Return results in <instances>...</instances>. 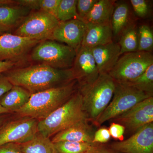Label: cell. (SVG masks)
I'll use <instances>...</instances> for the list:
<instances>
[{"mask_svg": "<svg viewBox=\"0 0 153 153\" xmlns=\"http://www.w3.org/2000/svg\"><path fill=\"white\" fill-rule=\"evenodd\" d=\"M5 76L13 85L24 88L31 94L76 80L71 68L57 69L41 63L11 69Z\"/></svg>", "mask_w": 153, "mask_h": 153, "instance_id": "obj_1", "label": "cell"}, {"mask_svg": "<svg viewBox=\"0 0 153 153\" xmlns=\"http://www.w3.org/2000/svg\"><path fill=\"white\" fill-rule=\"evenodd\" d=\"M78 89L76 80L59 87L31 94L29 101L16 113L38 121L46 118L71 98Z\"/></svg>", "mask_w": 153, "mask_h": 153, "instance_id": "obj_2", "label": "cell"}, {"mask_svg": "<svg viewBox=\"0 0 153 153\" xmlns=\"http://www.w3.org/2000/svg\"><path fill=\"white\" fill-rule=\"evenodd\" d=\"M85 120H88L82 108V96L78 90L63 105L46 118L38 121V132L50 138L74 124Z\"/></svg>", "mask_w": 153, "mask_h": 153, "instance_id": "obj_3", "label": "cell"}, {"mask_svg": "<svg viewBox=\"0 0 153 153\" xmlns=\"http://www.w3.org/2000/svg\"><path fill=\"white\" fill-rule=\"evenodd\" d=\"M114 80L108 74H100L91 85L78 90L82 96V108L92 123L106 108L114 93Z\"/></svg>", "mask_w": 153, "mask_h": 153, "instance_id": "obj_4", "label": "cell"}, {"mask_svg": "<svg viewBox=\"0 0 153 153\" xmlns=\"http://www.w3.org/2000/svg\"><path fill=\"white\" fill-rule=\"evenodd\" d=\"M33 49L31 60L57 69L72 68L76 53L66 44L51 40L41 41Z\"/></svg>", "mask_w": 153, "mask_h": 153, "instance_id": "obj_5", "label": "cell"}, {"mask_svg": "<svg viewBox=\"0 0 153 153\" xmlns=\"http://www.w3.org/2000/svg\"><path fill=\"white\" fill-rule=\"evenodd\" d=\"M114 93L111 101L93 123L100 126L107 121L112 120L131 109L140 102L152 97L125 83L115 81Z\"/></svg>", "mask_w": 153, "mask_h": 153, "instance_id": "obj_6", "label": "cell"}, {"mask_svg": "<svg viewBox=\"0 0 153 153\" xmlns=\"http://www.w3.org/2000/svg\"><path fill=\"white\" fill-rule=\"evenodd\" d=\"M123 55L108 74L116 82L125 83L136 79L153 64L151 52L137 51Z\"/></svg>", "mask_w": 153, "mask_h": 153, "instance_id": "obj_7", "label": "cell"}, {"mask_svg": "<svg viewBox=\"0 0 153 153\" xmlns=\"http://www.w3.org/2000/svg\"><path fill=\"white\" fill-rule=\"evenodd\" d=\"M59 22L52 14L42 10L37 11L25 18L14 35L40 41L50 40Z\"/></svg>", "mask_w": 153, "mask_h": 153, "instance_id": "obj_8", "label": "cell"}, {"mask_svg": "<svg viewBox=\"0 0 153 153\" xmlns=\"http://www.w3.org/2000/svg\"><path fill=\"white\" fill-rule=\"evenodd\" d=\"M38 123L28 117L7 120L0 128V146L9 143L21 144L29 141L38 132Z\"/></svg>", "mask_w": 153, "mask_h": 153, "instance_id": "obj_9", "label": "cell"}, {"mask_svg": "<svg viewBox=\"0 0 153 153\" xmlns=\"http://www.w3.org/2000/svg\"><path fill=\"white\" fill-rule=\"evenodd\" d=\"M111 120L123 126L127 131L134 133L144 126L153 123V97L140 102Z\"/></svg>", "mask_w": 153, "mask_h": 153, "instance_id": "obj_10", "label": "cell"}, {"mask_svg": "<svg viewBox=\"0 0 153 153\" xmlns=\"http://www.w3.org/2000/svg\"><path fill=\"white\" fill-rule=\"evenodd\" d=\"M71 69L78 82L79 90L91 85L100 75L91 49L82 46L76 51Z\"/></svg>", "mask_w": 153, "mask_h": 153, "instance_id": "obj_11", "label": "cell"}, {"mask_svg": "<svg viewBox=\"0 0 153 153\" xmlns=\"http://www.w3.org/2000/svg\"><path fill=\"white\" fill-rule=\"evenodd\" d=\"M110 147L120 153H153V123L140 128L127 139L112 143Z\"/></svg>", "mask_w": 153, "mask_h": 153, "instance_id": "obj_12", "label": "cell"}, {"mask_svg": "<svg viewBox=\"0 0 153 153\" xmlns=\"http://www.w3.org/2000/svg\"><path fill=\"white\" fill-rule=\"evenodd\" d=\"M40 42L10 33L0 35V61L15 62L25 56Z\"/></svg>", "mask_w": 153, "mask_h": 153, "instance_id": "obj_13", "label": "cell"}, {"mask_svg": "<svg viewBox=\"0 0 153 153\" xmlns=\"http://www.w3.org/2000/svg\"><path fill=\"white\" fill-rule=\"evenodd\" d=\"M86 27V23L78 19L59 22L50 40L65 43L76 52L81 47Z\"/></svg>", "mask_w": 153, "mask_h": 153, "instance_id": "obj_14", "label": "cell"}, {"mask_svg": "<svg viewBox=\"0 0 153 153\" xmlns=\"http://www.w3.org/2000/svg\"><path fill=\"white\" fill-rule=\"evenodd\" d=\"M88 120L80 121L53 136V143L60 141L93 143L94 132Z\"/></svg>", "mask_w": 153, "mask_h": 153, "instance_id": "obj_15", "label": "cell"}, {"mask_svg": "<svg viewBox=\"0 0 153 153\" xmlns=\"http://www.w3.org/2000/svg\"><path fill=\"white\" fill-rule=\"evenodd\" d=\"M91 51L100 74H108L121 55L119 45L113 41L91 48Z\"/></svg>", "mask_w": 153, "mask_h": 153, "instance_id": "obj_16", "label": "cell"}, {"mask_svg": "<svg viewBox=\"0 0 153 153\" xmlns=\"http://www.w3.org/2000/svg\"><path fill=\"white\" fill-rule=\"evenodd\" d=\"M86 24V30L81 44L82 47L91 49L113 41L110 22L103 24Z\"/></svg>", "mask_w": 153, "mask_h": 153, "instance_id": "obj_17", "label": "cell"}, {"mask_svg": "<svg viewBox=\"0 0 153 153\" xmlns=\"http://www.w3.org/2000/svg\"><path fill=\"white\" fill-rule=\"evenodd\" d=\"M110 23L113 37L116 38H120L127 30L135 25L128 4L123 2L115 5Z\"/></svg>", "mask_w": 153, "mask_h": 153, "instance_id": "obj_18", "label": "cell"}, {"mask_svg": "<svg viewBox=\"0 0 153 153\" xmlns=\"http://www.w3.org/2000/svg\"><path fill=\"white\" fill-rule=\"evenodd\" d=\"M31 94L24 88L13 85L0 99V104L11 113L19 111L27 104Z\"/></svg>", "mask_w": 153, "mask_h": 153, "instance_id": "obj_19", "label": "cell"}, {"mask_svg": "<svg viewBox=\"0 0 153 153\" xmlns=\"http://www.w3.org/2000/svg\"><path fill=\"white\" fill-rule=\"evenodd\" d=\"M116 1L97 0L82 21L85 23L103 24L110 22Z\"/></svg>", "mask_w": 153, "mask_h": 153, "instance_id": "obj_20", "label": "cell"}, {"mask_svg": "<svg viewBox=\"0 0 153 153\" xmlns=\"http://www.w3.org/2000/svg\"><path fill=\"white\" fill-rule=\"evenodd\" d=\"M12 4L0 5V25L10 28L25 19L31 10L26 7Z\"/></svg>", "mask_w": 153, "mask_h": 153, "instance_id": "obj_21", "label": "cell"}, {"mask_svg": "<svg viewBox=\"0 0 153 153\" xmlns=\"http://www.w3.org/2000/svg\"><path fill=\"white\" fill-rule=\"evenodd\" d=\"M20 145L24 153H55L51 139L38 132L33 139Z\"/></svg>", "mask_w": 153, "mask_h": 153, "instance_id": "obj_22", "label": "cell"}, {"mask_svg": "<svg viewBox=\"0 0 153 153\" xmlns=\"http://www.w3.org/2000/svg\"><path fill=\"white\" fill-rule=\"evenodd\" d=\"M101 144L60 141L53 143L55 153H88Z\"/></svg>", "mask_w": 153, "mask_h": 153, "instance_id": "obj_23", "label": "cell"}, {"mask_svg": "<svg viewBox=\"0 0 153 153\" xmlns=\"http://www.w3.org/2000/svg\"><path fill=\"white\" fill-rule=\"evenodd\" d=\"M118 44L120 47V55L138 51V33L135 25L124 33Z\"/></svg>", "mask_w": 153, "mask_h": 153, "instance_id": "obj_24", "label": "cell"}, {"mask_svg": "<svg viewBox=\"0 0 153 153\" xmlns=\"http://www.w3.org/2000/svg\"><path fill=\"white\" fill-rule=\"evenodd\" d=\"M123 83H125L153 97V64L149 66L144 72L136 79Z\"/></svg>", "mask_w": 153, "mask_h": 153, "instance_id": "obj_25", "label": "cell"}, {"mask_svg": "<svg viewBox=\"0 0 153 153\" xmlns=\"http://www.w3.org/2000/svg\"><path fill=\"white\" fill-rule=\"evenodd\" d=\"M77 0H61L55 16L60 22L78 19L76 11Z\"/></svg>", "mask_w": 153, "mask_h": 153, "instance_id": "obj_26", "label": "cell"}, {"mask_svg": "<svg viewBox=\"0 0 153 153\" xmlns=\"http://www.w3.org/2000/svg\"><path fill=\"white\" fill-rule=\"evenodd\" d=\"M138 49L140 52H151L153 48V33L147 25H141L138 29Z\"/></svg>", "mask_w": 153, "mask_h": 153, "instance_id": "obj_27", "label": "cell"}, {"mask_svg": "<svg viewBox=\"0 0 153 153\" xmlns=\"http://www.w3.org/2000/svg\"><path fill=\"white\" fill-rule=\"evenodd\" d=\"M97 1V0H77L76 11L79 20L82 21Z\"/></svg>", "mask_w": 153, "mask_h": 153, "instance_id": "obj_28", "label": "cell"}, {"mask_svg": "<svg viewBox=\"0 0 153 153\" xmlns=\"http://www.w3.org/2000/svg\"><path fill=\"white\" fill-rule=\"evenodd\" d=\"M61 0H39V10H42L55 16Z\"/></svg>", "mask_w": 153, "mask_h": 153, "instance_id": "obj_29", "label": "cell"}, {"mask_svg": "<svg viewBox=\"0 0 153 153\" xmlns=\"http://www.w3.org/2000/svg\"><path fill=\"white\" fill-rule=\"evenodd\" d=\"M131 4L135 13L140 18H144L149 13L148 3L145 0H131Z\"/></svg>", "mask_w": 153, "mask_h": 153, "instance_id": "obj_30", "label": "cell"}, {"mask_svg": "<svg viewBox=\"0 0 153 153\" xmlns=\"http://www.w3.org/2000/svg\"><path fill=\"white\" fill-rule=\"evenodd\" d=\"M111 137L108 129L101 128L94 132L92 143L102 144L108 142Z\"/></svg>", "mask_w": 153, "mask_h": 153, "instance_id": "obj_31", "label": "cell"}, {"mask_svg": "<svg viewBox=\"0 0 153 153\" xmlns=\"http://www.w3.org/2000/svg\"><path fill=\"white\" fill-rule=\"evenodd\" d=\"M108 130L111 136L115 139L118 140L120 141L123 140L124 134L126 131L125 128L123 126L112 122Z\"/></svg>", "mask_w": 153, "mask_h": 153, "instance_id": "obj_32", "label": "cell"}, {"mask_svg": "<svg viewBox=\"0 0 153 153\" xmlns=\"http://www.w3.org/2000/svg\"><path fill=\"white\" fill-rule=\"evenodd\" d=\"M0 153H24L20 144L9 143L0 146Z\"/></svg>", "mask_w": 153, "mask_h": 153, "instance_id": "obj_33", "label": "cell"}, {"mask_svg": "<svg viewBox=\"0 0 153 153\" xmlns=\"http://www.w3.org/2000/svg\"><path fill=\"white\" fill-rule=\"evenodd\" d=\"M13 86L5 75L0 74V99Z\"/></svg>", "mask_w": 153, "mask_h": 153, "instance_id": "obj_34", "label": "cell"}, {"mask_svg": "<svg viewBox=\"0 0 153 153\" xmlns=\"http://www.w3.org/2000/svg\"><path fill=\"white\" fill-rule=\"evenodd\" d=\"M16 62L10 61H0V74L13 68Z\"/></svg>", "mask_w": 153, "mask_h": 153, "instance_id": "obj_35", "label": "cell"}, {"mask_svg": "<svg viewBox=\"0 0 153 153\" xmlns=\"http://www.w3.org/2000/svg\"><path fill=\"white\" fill-rule=\"evenodd\" d=\"M88 153H120L113 150L110 148L105 147L102 145H100L97 148L91 151Z\"/></svg>", "mask_w": 153, "mask_h": 153, "instance_id": "obj_36", "label": "cell"}, {"mask_svg": "<svg viewBox=\"0 0 153 153\" xmlns=\"http://www.w3.org/2000/svg\"><path fill=\"white\" fill-rule=\"evenodd\" d=\"M8 114L1 115H0V128L7 120H8Z\"/></svg>", "mask_w": 153, "mask_h": 153, "instance_id": "obj_37", "label": "cell"}, {"mask_svg": "<svg viewBox=\"0 0 153 153\" xmlns=\"http://www.w3.org/2000/svg\"><path fill=\"white\" fill-rule=\"evenodd\" d=\"M11 28L3 26L2 25H0V35L6 33L7 32H8L9 30H10Z\"/></svg>", "mask_w": 153, "mask_h": 153, "instance_id": "obj_38", "label": "cell"}, {"mask_svg": "<svg viewBox=\"0 0 153 153\" xmlns=\"http://www.w3.org/2000/svg\"><path fill=\"white\" fill-rule=\"evenodd\" d=\"M11 113L9 111L3 107L1 104H0V115H1L8 114Z\"/></svg>", "mask_w": 153, "mask_h": 153, "instance_id": "obj_39", "label": "cell"}]
</instances>
